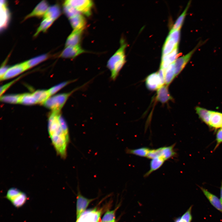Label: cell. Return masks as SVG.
<instances>
[{
  "label": "cell",
  "instance_id": "30bf717a",
  "mask_svg": "<svg viewBox=\"0 0 222 222\" xmlns=\"http://www.w3.org/2000/svg\"><path fill=\"white\" fill-rule=\"evenodd\" d=\"M80 45L66 47L60 54V56L64 58H74L82 54L87 52Z\"/></svg>",
  "mask_w": 222,
  "mask_h": 222
},
{
  "label": "cell",
  "instance_id": "7402d4cb",
  "mask_svg": "<svg viewBox=\"0 0 222 222\" xmlns=\"http://www.w3.org/2000/svg\"><path fill=\"white\" fill-rule=\"evenodd\" d=\"M175 77L174 62L170 64L164 71V80L165 84L168 86Z\"/></svg>",
  "mask_w": 222,
  "mask_h": 222
},
{
  "label": "cell",
  "instance_id": "52a82bcc",
  "mask_svg": "<svg viewBox=\"0 0 222 222\" xmlns=\"http://www.w3.org/2000/svg\"><path fill=\"white\" fill-rule=\"evenodd\" d=\"M202 42H199L192 50L187 54L175 60L174 62V64L176 76L178 75L183 69L194 53L202 44Z\"/></svg>",
  "mask_w": 222,
  "mask_h": 222
},
{
  "label": "cell",
  "instance_id": "836d02e7",
  "mask_svg": "<svg viewBox=\"0 0 222 222\" xmlns=\"http://www.w3.org/2000/svg\"><path fill=\"white\" fill-rule=\"evenodd\" d=\"M116 209L108 210L104 214L101 222H116L115 213Z\"/></svg>",
  "mask_w": 222,
  "mask_h": 222
},
{
  "label": "cell",
  "instance_id": "603a6c76",
  "mask_svg": "<svg viewBox=\"0 0 222 222\" xmlns=\"http://www.w3.org/2000/svg\"><path fill=\"white\" fill-rule=\"evenodd\" d=\"M32 94L37 103L43 104L50 96L48 90H37Z\"/></svg>",
  "mask_w": 222,
  "mask_h": 222
},
{
  "label": "cell",
  "instance_id": "cb8c5ba5",
  "mask_svg": "<svg viewBox=\"0 0 222 222\" xmlns=\"http://www.w3.org/2000/svg\"><path fill=\"white\" fill-rule=\"evenodd\" d=\"M1 27H4L6 25L9 18L8 10L5 1L1 0Z\"/></svg>",
  "mask_w": 222,
  "mask_h": 222
},
{
  "label": "cell",
  "instance_id": "d6986e66",
  "mask_svg": "<svg viewBox=\"0 0 222 222\" xmlns=\"http://www.w3.org/2000/svg\"><path fill=\"white\" fill-rule=\"evenodd\" d=\"M208 125L214 128H222V113L211 111Z\"/></svg>",
  "mask_w": 222,
  "mask_h": 222
},
{
  "label": "cell",
  "instance_id": "ac0fdd59",
  "mask_svg": "<svg viewBox=\"0 0 222 222\" xmlns=\"http://www.w3.org/2000/svg\"><path fill=\"white\" fill-rule=\"evenodd\" d=\"M49 7L47 3L43 0L39 3L33 11L25 18L27 19L33 16H41L44 15Z\"/></svg>",
  "mask_w": 222,
  "mask_h": 222
},
{
  "label": "cell",
  "instance_id": "d6a6232c",
  "mask_svg": "<svg viewBox=\"0 0 222 222\" xmlns=\"http://www.w3.org/2000/svg\"><path fill=\"white\" fill-rule=\"evenodd\" d=\"M63 10L65 14L69 18L80 13L73 7L65 3H64L63 5Z\"/></svg>",
  "mask_w": 222,
  "mask_h": 222
},
{
  "label": "cell",
  "instance_id": "74e56055",
  "mask_svg": "<svg viewBox=\"0 0 222 222\" xmlns=\"http://www.w3.org/2000/svg\"><path fill=\"white\" fill-rule=\"evenodd\" d=\"M216 140L217 144L215 147L216 148L222 142V128L219 130L217 132L216 135Z\"/></svg>",
  "mask_w": 222,
  "mask_h": 222
},
{
  "label": "cell",
  "instance_id": "e575fe53",
  "mask_svg": "<svg viewBox=\"0 0 222 222\" xmlns=\"http://www.w3.org/2000/svg\"><path fill=\"white\" fill-rule=\"evenodd\" d=\"M180 30L178 29L170 31L167 37L173 40L178 45L180 38Z\"/></svg>",
  "mask_w": 222,
  "mask_h": 222
},
{
  "label": "cell",
  "instance_id": "60d3db41",
  "mask_svg": "<svg viewBox=\"0 0 222 222\" xmlns=\"http://www.w3.org/2000/svg\"><path fill=\"white\" fill-rule=\"evenodd\" d=\"M174 222H184L181 219L180 217L175 218L174 220Z\"/></svg>",
  "mask_w": 222,
  "mask_h": 222
},
{
  "label": "cell",
  "instance_id": "b9f144b4",
  "mask_svg": "<svg viewBox=\"0 0 222 222\" xmlns=\"http://www.w3.org/2000/svg\"><path fill=\"white\" fill-rule=\"evenodd\" d=\"M220 200L222 204V182L220 187Z\"/></svg>",
  "mask_w": 222,
  "mask_h": 222
},
{
  "label": "cell",
  "instance_id": "f35d334b",
  "mask_svg": "<svg viewBox=\"0 0 222 222\" xmlns=\"http://www.w3.org/2000/svg\"><path fill=\"white\" fill-rule=\"evenodd\" d=\"M17 80V79H16L1 86L0 88L1 96L2 94H3L5 91Z\"/></svg>",
  "mask_w": 222,
  "mask_h": 222
},
{
  "label": "cell",
  "instance_id": "484cf974",
  "mask_svg": "<svg viewBox=\"0 0 222 222\" xmlns=\"http://www.w3.org/2000/svg\"><path fill=\"white\" fill-rule=\"evenodd\" d=\"M191 3V1H190L188 3L184 11L175 21L171 30V31L180 29L186 15L187 12L190 5Z\"/></svg>",
  "mask_w": 222,
  "mask_h": 222
},
{
  "label": "cell",
  "instance_id": "ab89813d",
  "mask_svg": "<svg viewBox=\"0 0 222 222\" xmlns=\"http://www.w3.org/2000/svg\"><path fill=\"white\" fill-rule=\"evenodd\" d=\"M9 68L6 66H3L1 67L0 70V77L1 80Z\"/></svg>",
  "mask_w": 222,
  "mask_h": 222
},
{
  "label": "cell",
  "instance_id": "1f68e13d",
  "mask_svg": "<svg viewBox=\"0 0 222 222\" xmlns=\"http://www.w3.org/2000/svg\"><path fill=\"white\" fill-rule=\"evenodd\" d=\"M54 21L49 19H44L34 35L36 36L41 31H45L51 25Z\"/></svg>",
  "mask_w": 222,
  "mask_h": 222
},
{
  "label": "cell",
  "instance_id": "ffe728a7",
  "mask_svg": "<svg viewBox=\"0 0 222 222\" xmlns=\"http://www.w3.org/2000/svg\"><path fill=\"white\" fill-rule=\"evenodd\" d=\"M165 161L162 158L158 157L151 159L149 170L144 175V177L149 176L153 172L159 169L163 164Z\"/></svg>",
  "mask_w": 222,
  "mask_h": 222
},
{
  "label": "cell",
  "instance_id": "7c38bea8",
  "mask_svg": "<svg viewBox=\"0 0 222 222\" xmlns=\"http://www.w3.org/2000/svg\"><path fill=\"white\" fill-rule=\"evenodd\" d=\"M84 30H73L67 39L65 47L80 45Z\"/></svg>",
  "mask_w": 222,
  "mask_h": 222
},
{
  "label": "cell",
  "instance_id": "44dd1931",
  "mask_svg": "<svg viewBox=\"0 0 222 222\" xmlns=\"http://www.w3.org/2000/svg\"><path fill=\"white\" fill-rule=\"evenodd\" d=\"M61 11L59 6L54 5L49 7L44 15V19H49L54 21L59 17Z\"/></svg>",
  "mask_w": 222,
  "mask_h": 222
},
{
  "label": "cell",
  "instance_id": "d4e9b609",
  "mask_svg": "<svg viewBox=\"0 0 222 222\" xmlns=\"http://www.w3.org/2000/svg\"><path fill=\"white\" fill-rule=\"evenodd\" d=\"M178 45L172 39L167 37L162 50V56L167 55L171 53Z\"/></svg>",
  "mask_w": 222,
  "mask_h": 222
},
{
  "label": "cell",
  "instance_id": "5bb4252c",
  "mask_svg": "<svg viewBox=\"0 0 222 222\" xmlns=\"http://www.w3.org/2000/svg\"><path fill=\"white\" fill-rule=\"evenodd\" d=\"M178 55V46H177L170 54L162 56L160 69L165 71L170 64L175 61Z\"/></svg>",
  "mask_w": 222,
  "mask_h": 222
},
{
  "label": "cell",
  "instance_id": "8fae6325",
  "mask_svg": "<svg viewBox=\"0 0 222 222\" xmlns=\"http://www.w3.org/2000/svg\"><path fill=\"white\" fill-rule=\"evenodd\" d=\"M26 61L9 68L1 80L9 79L15 76L27 69Z\"/></svg>",
  "mask_w": 222,
  "mask_h": 222
},
{
  "label": "cell",
  "instance_id": "f546056e",
  "mask_svg": "<svg viewBox=\"0 0 222 222\" xmlns=\"http://www.w3.org/2000/svg\"><path fill=\"white\" fill-rule=\"evenodd\" d=\"M48 57L47 54L42 55L26 61L28 69L45 60Z\"/></svg>",
  "mask_w": 222,
  "mask_h": 222
},
{
  "label": "cell",
  "instance_id": "e0dca14e",
  "mask_svg": "<svg viewBox=\"0 0 222 222\" xmlns=\"http://www.w3.org/2000/svg\"><path fill=\"white\" fill-rule=\"evenodd\" d=\"M156 99L162 103L172 100V97L169 92L167 86L164 85L157 90Z\"/></svg>",
  "mask_w": 222,
  "mask_h": 222
},
{
  "label": "cell",
  "instance_id": "9c48e42d",
  "mask_svg": "<svg viewBox=\"0 0 222 222\" xmlns=\"http://www.w3.org/2000/svg\"><path fill=\"white\" fill-rule=\"evenodd\" d=\"M101 212L96 208L85 211L76 222H99Z\"/></svg>",
  "mask_w": 222,
  "mask_h": 222
},
{
  "label": "cell",
  "instance_id": "8d00e7d4",
  "mask_svg": "<svg viewBox=\"0 0 222 222\" xmlns=\"http://www.w3.org/2000/svg\"><path fill=\"white\" fill-rule=\"evenodd\" d=\"M192 206H191L185 213L180 217L181 219L184 222H191L192 220L191 211Z\"/></svg>",
  "mask_w": 222,
  "mask_h": 222
},
{
  "label": "cell",
  "instance_id": "6da1fadb",
  "mask_svg": "<svg viewBox=\"0 0 222 222\" xmlns=\"http://www.w3.org/2000/svg\"><path fill=\"white\" fill-rule=\"evenodd\" d=\"M48 132L57 154L62 158L67 155L69 134L67 123L59 113L52 112L48 119Z\"/></svg>",
  "mask_w": 222,
  "mask_h": 222
},
{
  "label": "cell",
  "instance_id": "ba28073f",
  "mask_svg": "<svg viewBox=\"0 0 222 222\" xmlns=\"http://www.w3.org/2000/svg\"><path fill=\"white\" fill-rule=\"evenodd\" d=\"M164 84V78L160 76L158 72L150 74L146 79L147 88L151 91L158 90Z\"/></svg>",
  "mask_w": 222,
  "mask_h": 222
},
{
  "label": "cell",
  "instance_id": "7a4b0ae2",
  "mask_svg": "<svg viewBox=\"0 0 222 222\" xmlns=\"http://www.w3.org/2000/svg\"><path fill=\"white\" fill-rule=\"evenodd\" d=\"M120 44L119 48L110 57L107 64V67L111 72V78L113 80L116 79L126 62L125 49L127 44L121 38Z\"/></svg>",
  "mask_w": 222,
  "mask_h": 222
},
{
  "label": "cell",
  "instance_id": "9a60e30c",
  "mask_svg": "<svg viewBox=\"0 0 222 222\" xmlns=\"http://www.w3.org/2000/svg\"><path fill=\"white\" fill-rule=\"evenodd\" d=\"M69 19L73 30H84L86 25V21L83 14L79 13Z\"/></svg>",
  "mask_w": 222,
  "mask_h": 222
},
{
  "label": "cell",
  "instance_id": "4316f807",
  "mask_svg": "<svg viewBox=\"0 0 222 222\" xmlns=\"http://www.w3.org/2000/svg\"><path fill=\"white\" fill-rule=\"evenodd\" d=\"M195 110L202 120L209 125L211 111L199 107H197L195 108Z\"/></svg>",
  "mask_w": 222,
  "mask_h": 222
},
{
  "label": "cell",
  "instance_id": "8992f818",
  "mask_svg": "<svg viewBox=\"0 0 222 222\" xmlns=\"http://www.w3.org/2000/svg\"><path fill=\"white\" fill-rule=\"evenodd\" d=\"M5 197L14 207L17 208L24 205L27 198L25 193L14 187L11 188L8 190Z\"/></svg>",
  "mask_w": 222,
  "mask_h": 222
},
{
  "label": "cell",
  "instance_id": "3957f363",
  "mask_svg": "<svg viewBox=\"0 0 222 222\" xmlns=\"http://www.w3.org/2000/svg\"><path fill=\"white\" fill-rule=\"evenodd\" d=\"M80 88H76L68 93L60 94L49 97L43 104L51 109L52 112L59 113L69 96Z\"/></svg>",
  "mask_w": 222,
  "mask_h": 222
},
{
  "label": "cell",
  "instance_id": "2e32d148",
  "mask_svg": "<svg viewBox=\"0 0 222 222\" xmlns=\"http://www.w3.org/2000/svg\"><path fill=\"white\" fill-rule=\"evenodd\" d=\"M200 187L211 204L217 210L222 212V204L220 199L205 188L201 187Z\"/></svg>",
  "mask_w": 222,
  "mask_h": 222
},
{
  "label": "cell",
  "instance_id": "4dcf8cb0",
  "mask_svg": "<svg viewBox=\"0 0 222 222\" xmlns=\"http://www.w3.org/2000/svg\"><path fill=\"white\" fill-rule=\"evenodd\" d=\"M21 95L11 94L3 96L1 97L2 101L11 103L17 104L20 103Z\"/></svg>",
  "mask_w": 222,
  "mask_h": 222
},
{
  "label": "cell",
  "instance_id": "277c9868",
  "mask_svg": "<svg viewBox=\"0 0 222 222\" xmlns=\"http://www.w3.org/2000/svg\"><path fill=\"white\" fill-rule=\"evenodd\" d=\"M175 144L168 146L161 147L156 149H150L147 158L152 159L159 157L163 159L165 161L173 158L176 155L174 147Z\"/></svg>",
  "mask_w": 222,
  "mask_h": 222
},
{
  "label": "cell",
  "instance_id": "f1b7e54d",
  "mask_svg": "<svg viewBox=\"0 0 222 222\" xmlns=\"http://www.w3.org/2000/svg\"><path fill=\"white\" fill-rule=\"evenodd\" d=\"M37 103L32 93H25L21 95L20 103L25 105H31Z\"/></svg>",
  "mask_w": 222,
  "mask_h": 222
},
{
  "label": "cell",
  "instance_id": "d590c367",
  "mask_svg": "<svg viewBox=\"0 0 222 222\" xmlns=\"http://www.w3.org/2000/svg\"><path fill=\"white\" fill-rule=\"evenodd\" d=\"M74 81H71L67 82H64L57 84L54 86L52 87L48 90L50 96L54 94L56 92L66 86L69 83Z\"/></svg>",
  "mask_w": 222,
  "mask_h": 222
},
{
  "label": "cell",
  "instance_id": "83f0119b",
  "mask_svg": "<svg viewBox=\"0 0 222 222\" xmlns=\"http://www.w3.org/2000/svg\"><path fill=\"white\" fill-rule=\"evenodd\" d=\"M150 149L148 147H142L138 148L126 150V152L141 157H147Z\"/></svg>",
  "mask_w": 222,
  "mask_h": 222
},
{
  "label": "cell",
  "instance_id": "5b68a950",
  "mask_svg": "<svg viewBox=\"0 0 222 222\" xmlns=\"http://www.w3.org/2000/svg\"><path fill=\"white\" fill-rule=\"evenodd\" d=\"M64 3L73 7L78 12L87 17L91 15L94 2L91 0H68Z\"/></svg>",
  "mask_w": 222,
  "mask_h": 222
},
{
  "label": "cell",
  "instance_id": "4fadbf2b",
  "mask_svg": "<svg viewBox=\"0 0 222 222\" xmlns=\"http://www.w3.org/2000/svg\"><path fill=\"white\" fill-rule=\"evenodd\" d=\"M93 199H88L79 194L77 197L76 215L77 220Z\"/></svg>",
  "mask_w": 222,
  "mask_h": 222
}]
</instances>
